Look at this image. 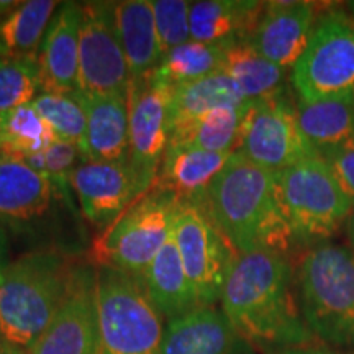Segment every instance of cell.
<instances>
[{
	"mask_svg": "<svg viewBox=\"0 0 354 354\" xmlns=\"http://www.w3.org/2000/svg\"><path fill=\"white\" fill-rule=\"evenodd\" d=\"M299 284L286 256L238 254L221 292V312L254 349L266 354L315 344Z\"/></svg>",
	"mask_w": 354,
	"mask_h": 354,
	"instance_id": "cell-1",
	"label": "cell"
},
{
	"mask_svg": "<svg viewBox=\"0 0 354 354\" xmlns=\"http://www.w3.org/2000/svg\"><path fill=\"white\" fill-rule=\"evenodd\" d=\"M202 209L238 254L284 256L295 243L277 172L253 165L240 153L215 177Z\"/></svg>",
	"mask_w": 354,
	"mask_h": 354,
	"instance_id": "cell-2",
	"label": "cell"
},
{
	"mask_svg": "<svg viewBox=\"0 0 354 354\" xmlns=\"http://www.w3.org/2000/svg\"><path fill=\"white\" fill-rule=\"evenodd\" d=\"M310 331L325 346L354 351V253L323 243L310 248L297 276Z\"/></svg>",
	"mask_w": 354,
	"mask_h": 354,
	"instance_id": "cell-3",
	"label": "cell"
},
{
	"mask_svg": "<svg viewBox=\"0 0 354 354\" xmlns=\"http://www.w3.org/2000/svg\"><path fill=\"white\" fill-rule=\"evenodd\" d=\"M74 281L56 256L30 254L0 274V338L30 349L50 326Z\"/></svg>",
	"mask_w": 354,
	"mask_h": 354,
	"instance_id": "cell-4",
	"label": "cell"
},
{
	"mask_svg": "<svg viewBox=\"0 0 354 354\" xmlns=\"http://www.w3.org/2000/svg\"><path fill=\"white\" fill-rule=\"evenodd\" d=\"M179 201L169 192L151 187L130 203L112 223L100 230L92 241V263L143 281L172 230Z\"/></svg>",
	"mask_w": 354,
	"mask_h": 354,
	"instance_id": "cell-5",
	"label": "cell"
},
{
	"mask_svg": "<svg viewBox=\"0 0 354 354\" xmlns=\"http://www.w3.org/2000/svg\"><path fill=\"white\" fill-rule=\"evenodd\" d=\"M277 180L297 245L328 243L346 223L353 202L320 154L277 172Z\"/></svg>",
	"mask_w": 354,
	"mask_h": 354,
	"instance_id": "cell-6",
	"label": "cell"
},
{
	"mask_svg": "<svg viewBox=\"0 0 354 354\" xmlns=\"http://www.w3.org/2000/svg\"><path fill=\"white\" fill-rule=\"evenodd\" d=\"M94 284L102 354H162L161 313L140 282L100 269Z\"/></svg>",
	"mask_w": 354,
	"mask_h": 354,
	"instance_id": "cell-7",
	"label": "cell"
},
{
	"mask_svg": "<svg viewBox=\"0 0 354 354\" xmlns=\"http://www.w3.org/2000/svg\"><path fill=\"white\" fill-rule=\"evenodd\" d=\"M297 99L307 104L354 92V20L331 12L317 20L307 50L292 68Z\"/></svg>",
	"mask_w": 354,
	"mask_h": 354,
	"instance_id": "cell-8",
	"label": "cell"
},
{
	"mask_svg": "<svg viewBox=\"0 0 354 354\" xmlns=\"http://www.w3.org/2000/svg\"><path fill=\"white\" fill-rule=\"evenodd\" d=\"M172 236L197 307H214L221 299L223 286L238 253L205 210L194 203L179 202L172 218Z\"/></svg>",
	"mask_w": 354,
	"mask_h": 354,
	"instance_id": "cell-9",
	"label": "cell"
},
{
	"mask_svg": "<svg viewBox=\"0 0 354 354\" xmlns=\"http://www.w3.org/2000/svg\"><path fill=\"white\" fill-rule=\"evenodd\" d=\"M236 153L272 172L318 156L300 128L295 105L286 95L272 100H248Z\"/></svg>",
	"mask_w": 354,
	"mask_h": 354,
	"instance_id": "cell-10",
	"label": "cell"
},
{
	"mask_svg": "<svg viewBox=\"0 0 354 354\" xmlns=\"http://www.w3.org/2000/svg\"><path fill=\"white\" fill-rule=\"evenodd\" d=\"M174 87L156 71L131 79L128 87L130 162L146 189H151L171 140V99Z\"/></svg>",
	"mask_w": 354,
	"mask_h": 354,
	"instance_id": "cell-11",
	"label": "cell"
},
{
	"mask_svg": "<svg viewBox=\"0 0 354 354\" xmlns=\"http://www.w3.org/2000/svg\"><path fill=\"white\" fill-rule=\"evenodd\" d=\"M130 82V68L115 26L113 3H84L79 33L77 91L128 94Z\"/></svg>",
	"mask_w": 354,
	"mask_h": 354,
	"instance_id": "cell-12",
	"label": "cell"
},
{
	"mask_svg": "<svg viewBox=\"0 0 354 354\" xmlns=\"http://www.w3.org/2000/svg\"><path fill=\"white\" fill-rule=\"evenodd\" d=\"M82 215L105 228L130 203L148 192L128 161H82L71 176Z\"/></svg>",
	"mask_w": 354,
	"mask_h": 354,
	"instance_id": "cell-13",
	"label": "cell"
},
{
	"mask_svg": "<svg viewBox=\"0 0 354 354\" xmlns=\"http://www.w3.org/2000/svg\"><path fill=\"white\" fill-rule=\"evenodd\" d=\"M317 25V3L266 2L248 43L271 63L289 69L307 50Z\"/></svg>",
	"mask_w": 354,
	"mask_h": 354,
	"instance_id": "cell-14",
	"label": "cell"
},
{
	"mask_svg": "<svg viewBox=\"0 0 354 354\" xmlns=\"http://www.w3.org/2000/svg\"><path fill=\"white\" fill-rule=\"evenodd\" d=\"M30 354H102L95 284L74 282L59 312Z\"/></svg>",
	"mask_w": 354,
	"mask_h": 354,
	"instance_id": "cell-15",
	"label": "cell"
},
{
	"mask_svg": "<svg viewBox=\"0 0 354 354\" xmlns=\"http://www.w3.org/2000/svg\"><path fill=\"white\" fill-rule=\"evenodd\" d=\"M81 21L82 7L64 3L48 26L38 53L39 87L46 94H73L77 91Z\"/></svg>",
	"mask_w": 354,
	"mask_h": 354,
	"instance_id": "cell-16",
	"label": "cell"
},
{
	"mask_svg": "<svg viewBox=\"0 0 354 354\" xmlns=\"http://www.w3.org/2000/svg\"><path fill=\"white\" fill-rule=\"evenodd\" d=\"M162 354H256L223 312L201 307L167 323Z\"/></svg>",
	"mask_w": 354,
	"mask_h": 354,
	"instance_id": "cell-17",
	"label": "cell"
},
{
	"mask_svg": "<svg viewBox=\"0 0 354 354\" xmlns=\"http://www.w3.org/2000/svg\"><path fill=\"white\" fill-rule=\"evenodd\" d=\"M86 112L87 161H128L130 113L127 94L74 92Z\"/></svg>",
	"mask_w": 354,
	"mask_h": 354,
	"instance_id": "cell-18",
	"label": "cell"
},
{
	"mask_svg": "<svg viewBox=\"0 0 354 354\" xmlns=\"http://www.w3.org/2000/svg\"><path fill=\"white\" fill-rule=\"evenodd\" d=\"M233 153H210L185 145H169L153 187L165 190L179 202L202 207L215 177Z\"/></svg>",
	"mask_w": 354,
	"mask_h": 354,
	"instance_id": "cell-19",
	"label": "cell"
},
{
	"mask_svg": "<svg viewBox=\"0 0 354 354\" xmlns=\"http://www.w3.org/2000/svg\"><path fill=\"white\" fill-rule=\"evenodd\" d=\"M266 2L203 0L190 3V39L209 44L248 41L263 15Z\"/></svg>",
	"mask_w": 354,
	"mask_h": 354,
	"instance_id": "cell-20",
	"label": "cell"
},
{
	"mask_svg": "<svg viewBox=\"0 0 354 354\" xmlns=\"http://www.w3.org/2000/svg\"><path fill=\"white\" fill-rule=\"evenodd\" d=\"M115 26L125 53L131 79L146 76L161 64L153 6L148 0H125L113 3Z\"/></svg>",
	"mask_w": 354,
	"mask_h": 354,
	"instance_id": "cell-21",
	"label": "cell"
},
{
	"mask_svg": "<svg viewBox=\"0 0 354 354\" xmlns=\"http://www.w3.org/2000/svg\"><path fill=\"white\" fill-rule=\"evenodd\" d=\"M53 184L24 159L0 156V216L28 221L50 209Z\"/></svg>",
	"mask_w": 354,
	"mask_h": 354,
	"instance_id": "cell-22",
	"label": "cell"
},
{
	"mask_svg": "<svg viewBox=\"0 0 354 354\" xmlns=\"http://www.w3.org/2000/svg\"><path fill=\"white\" fill-rule=\"evenodd\" d=\"M141 287L159 313L169 320L198 308L172 230L165 246L146 269Z\"/></svg>",
	"mask_w": 354,
	"mask_h": 354,
	"instance_id": "cell-23",
	"label": "cell"
},
{
	"mask_svg": "<svg viewBox=\"0 0 354 354\" xmlns=\"http://www.w3.org/2000/svg\"><path fill=\"white\" fill-rule=\"evenodd\" d=\"M295 110L305 138L320 156L354 138V92L313 104L297 99Z\"/></svg>",
	"mask_w": 354,
	"mask_h": 354,
	"instance_id": "cell-24",
	"label": "cell"
},
{
	"mask_svg": "<svg viewBox=\"0 0 354 354\" xmlns=\"http://www.w3.org/2000/svg\"><path fill=\"white\" fill-rule=\"evenodd\" d=\"M286 71L259 55L248 41L225 48V73L236 82L246 100H272L286 95Z\"/></svg>",
	"mask_w": 354,
	"mask_h": 354,
	"instance_id": "cell-25",
	"label": "cell"
},
{
	"mask_svg": "<svg viewBox=\"0 0 354 354\" xmlns=\"http://www.w3.org/2000/svg\"><path fill=\"white\" fill-rule=\"evenodd\" d=\"M246 102L236 82L221 71L196 82L177 86L171 99V131L212 110L241 107Z\"/></svg>",
	"mask_w": 354,
	"mask_h": 354,
	"instance_id": "cell-26",
	"label": "cell"
},
{
	"mask_svg": "<svg viewBox=\"0 0 354 354\" xmlns=\"http://www.w3.org/2000/svg\"><path fill=\"white\" fill-rule=\"evenodd\" d=\"M59 3L55 0L21 2L0 24V56L38 61V50Z\"/></svg>",
	"mask_w": 354,
	"mask_h": 354,
	"instance_id": "cell-27",
	"label": "cell"
},
{
	"mask_svg": "<svg viewBox=\"0 0 354 354\" xmlns=\"http://www.w3.org/2000/svg\"><path fill=\"white\" fill-rule=\"evenodd\" d=\"M246 104L241 107L212 110L194 122L174 128L169 145L192 146L210 153H236L240 148Z\"/></svg>",
	"mask_w": 354,
	"mask_h": 354,
	"instance_id": "cell-28",
	"label": "cell"
},
{
	"mask_svg": "<svg viewBox=\"0 0 354 354\" xmlns=\"http://www.w3.org/2000/svg\"><path fill=\"white\" fill-rule=\"evenodd\" d=\"M56 140L33 104L0 113V156L24 159L43 153Z\"/></svg>",
	"mask_w": 354,
	"mask_h": 354,
	"instance_id": "cell-29",
	"label": "cell"
},
{
	"mask_svg": "<svg viewBox=\"0 0 354 354\" xmlns=\"http://www.w3.org/2000/svg\"><path fill=\"white\" fill-rule=\"evenodd\" d=\"M227 46L228 44H209L189 39L162 56L156 73L172 87L209 77L223 68Z\"/></svg>",
	"mask_w": 354,
	"mask_h": 354,
	"instance_id": "cell-30",
	"label": "cell"
},
{
	"mask_svg": "<svg viewBox=\"0 0 354 354\" xmlns=\"http://www.w3.org/2000/svg\"><path fill=\"white\" fill-rule=\"evenodd\" d=\"M33 107L51 127L56 140L77 145L86 154V112L73 94H39Z\"/></svg>",
	"mask_w": 354,
	"mask_h": 354,
	"instance_id": "cell-31",
	"label": "cell"
},
{
	"mask_svg": "<svg viewBox=\"0 0 354 354\" xmlns=\"http://www.w3.org/2000/svg\"><path fill=\"white\" fill-rule=\"evenodd\" d=\"M38 88V61L0 57V113L33 104Z\"/></svg>",
	"mask_w": 354,
	"mask_h": 354,
	"instance_id": "cell-32",
	"label": "cell"
},
{
	"mask_svg": "<svg viewBox=\"0 0 354 354\" xmlns=\"http://www.w3.org/2000/svg\"><path fill=\"white\" fill-rule=\"evenodd\" d=\"M159 46L162 56L190 39L189 10L185 0H154L151 2Z\"/></svg>",
	"mask_w": 354,
	"mask_h": 354,
	"instance_id": "cell-33",
	"label": "cell"
},
{
	"mask_svg": "<svg viewBox=\"0 0 354 354\" xmlns=\"http://www.w3.org/2000/svg\"><path fill=\"white\" fill-rule=\"evenodd\" d=\"M84 158L87 161L86 154L77 145L68 143L63 140H55L50 145V148L44 149L43 153L32 154V156L24 158L25 162L35 169L43 172L53 185H57L63 192L68 190V183L71 184V176L76 167L77 158Z\"/></svg>",
	"mask_w": 354,
	"mask_h": 354,
	"instance_id": "cell-34",
	"label": "cell"
},
{
	"mask_svg": "<svg viewBox=\"0 0 354 354\" xmlns=\"http://www.w3.org/2000/svg\"><path fill=\"white\" fill-rule=\"evenodd\" d=\"M331 172L354 205V138L322 154Z\"/></svg>",
	"mask_w": 354,
	"mask_h": 354,
	"instance_id": "cell-35",
	"label": "cell"
},
{
	"mask_svg": "<svg viewBox=\"0 0 354 354\" xmlns=\"http://www.w3.org/2000/svg\"><path fill=\"white\" fill-rule=\"evenodd\" d=\"M271 354H354V351H349V349L320 346V344H308V346L281 349V351H274Z\"/></svg>",
	"mask_w": 354,
	"mask_h": 354,
	"instance_id": "cell-36",
	"label": "cell"
},
{
	"mask_svg": "<svg viewBox=\"0 0 354 354\" xmlns=\"http://www.w3.org/2000/svg\"><path fill=\"white\" fill-rule=\"evenodd\" d=\"M344 230H346V238H348V248L354 253V205L349 214L346 223H344Z\"/></svg>",
	"mask_w": 354,
	"mask_h": 354,
	"instance_id": "cell-37",
	"label": "cell"
},
{
	"mask_svg": "<svg viewBox=\"0 0 354 354\" xmlns=\"http://www.w3.org/2000/svg\"><path fill=\"white\" fill-rule=\"evenodd\" d=\"M0 354H30L28 349L15 346V344H10L7 342H0Z\"/></svg>",
	"mask_w": 354,
	"mask_h": 354,
	"instance_id": "cell-38",
	"label": "cell"
},
{
	"mask_svg": "<svg viewBox=\"0 0 354 354\" xmlns=\"http://www.w3.org/2000/svg\"><path fill=\"white\" fill-rule=\"evenodd\" d=\"M348 7H349V10H351V13L354 15V2H348Z\"/></svg>",
	"mask_w": 354,
	"mask_h": 354,
	"instance_id": "cell-39",
	"label": "cell"
}]
</instances>
